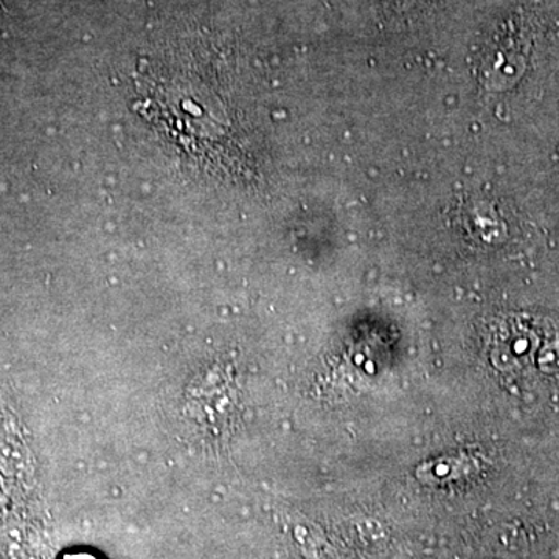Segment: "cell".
<instances>
[{"mask_svg":"<svg viewBox=\"0 0 559 559\" xmlns=\"http://www.w3.org/2000/svg\"><path fill=\"white\" fill-rule=\"evenodd\" d=\"M536 341L527 329H509L500 333L498 345L495 349V358L500 360V366L514 367L524 366L530 356L535 352Z\"/></svg>","mask_w":559,"mask_h":559,"instance_id":"obj_1","label":"cell"},{"mask_svg":"<svg viewBox=\"0 0 559 559\" xmlns=\"http://www.w3.org/2000/svg\"><path fill=\"white\" fill-rule=\"evenodd\" d=\"M64 559H97V558L92 557V555H87V554H75V555H69V557H66Z\"/></svg>","mask_w":559,"mask_h":559,"instance_id":"obj_2","label":"cell"}]
</instances>
